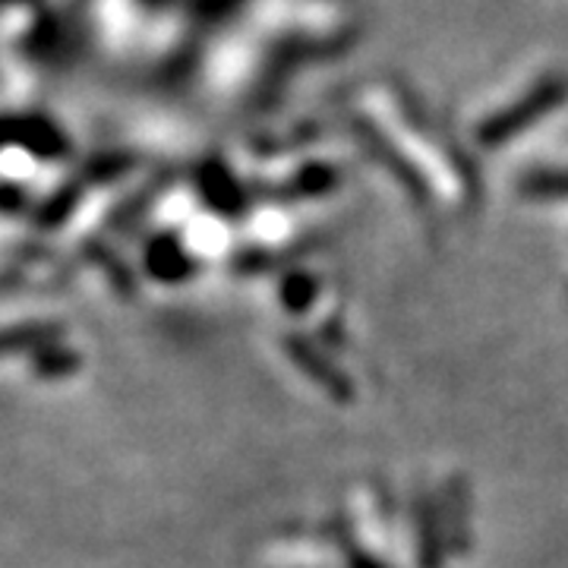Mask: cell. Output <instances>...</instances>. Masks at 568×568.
<instances>
[{
	"instance_id": "1",
	"label": "cell",
	"mask_w": 568,
	"mask_h": 568,
	"mask_svg": "<svg viewBox=\"0 0 568 568\" xmlns=\"http://www.w3.org/2000/svg\"><path fill=\"white\" fill-rule=\"evenodd\" d=\"M54 332L48 325H20V328H7L0 332V354H10V351H20V347L39 345L48 342Z\"/></svg>"
}]
</instances>
